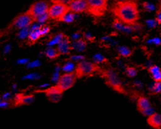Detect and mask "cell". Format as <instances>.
Listing matches in <instances>:
<instances>
[{"label":"cell","mask_w":161,"mask_h":129,"mask_svg":"<svg viewBox=\"0 0 161 129\" xmlns=\"http://www.w3.org/2000/svg\"><path fill=\"white\" fill-rule=\"evenodd\" d=\"M101 70L98 64L86 61L79 62L75 69V74L77 79L92 76L95 72H99Z\"/></svg>","instance_id":"3"},{"label":"cell","mask_w":161,"mask_h":129,"mask_svg":"<svg viewBox=\"0 0 161 129\" xmlns=\"http://www.w3.org/2000/svg\"><path fill=\"white\" fill-rule=\"evenodd\" d=\"M71 45L73 49H75V50L79 52H82L86 48L87 42L83 38H79L73 43H71Z\"/></svg>","instance_id":"16"},{"label":"cell","mask_w":161,"mask_h":129,"mask_svg":"<svg viewBox=\"0 0 161 129\" xmlns=\"http://www.w3.org/2000/svg\"><path fill=\"white\" fill-rule=\"evenodd\" d=\"M125 73L130 77H134L137 75V70L134 67H129L125 68Z\"/></svg>","instance_id":"24"},{"label":"cell","mask_w":161,"mask_h":129,"mask_svg":"<svg viewBox=\"0 0 161 129\" xmlns=\"http://www.w3.org/2000/svg\"><path fill=\"white\" fill-rule=\"evenodd\" d=\"M76 79L77 78L74 71L65 73L59 77L56 85L60 89V90L64 92L74 86Z\"/></svg>","instance_id":"7"},{"label":"cell","mask_w":161,"mask_h":129,"mask_svg":"<svg viewBox=\"0 0 161 129\" xmlns=\"http://www.w3.org/2000/svg\"><path fill=\"white\" fill-rule=\"evenodd\" d=\"M137 106L139 109V110L142 112L144 110H147V108L151 107V104L148 98L145 97H140L138 99L137 101Z\"/></svg>","instance_id":"14"},{"label":"cell","mask_w":161,"mask_h":129,"mask_svg":"<svg viewBox=\"0 0 161 129\" xmlns=\"http://www.w3.org/2000/svg\"><path fill=\"white\" fill-rule=\"evenodd\" d=\"M149 72L154 81H161V69L157 65H153L149 68Z\"/></svg>","instance_id":"15"},{"label":"cell","mask_w":161,"mask_h":129,"mask_svg":"<svg viewBox=\"0 0 161 129\" xmlns=\"http://www.w3.org/2000/svg\"><path fill=\"white\" fill-rule=\"evenodd\" d=\"M70 12L74 14H80L87 12V0H71L68 4Z\"/></svg>","instance_id":"9"},{"label":"cell","mask_w":161,"mask_h":129,"mask_svg":"<svg viewBox=\"0 0 161 129\" xmlns=\"http://www.w3.org/2000/svg\"><path fill=\"white\" fill-rule=\"evenodd\" d=\"M48 19H50L48 13L44 14L43 15H41L39 17H38L36 19V22H37L39 24H44V22H46Z\"/></svg>","instance_id":"27"},{"label":"cell","mask_w":161,"mask_h":129,"mask_svg":"<svg viewBox=\"0 0 161 129\" xmlns=\"http://www.w3.org/2000/svg\"><path fill=\"white\" fill-rule=\"evenodd\" d=\"M160 28H161V24H160Z\"/></svg>","instance_id":"43"},{"label":"cell","mask_w":161,"mask_h":129,"mask_svg":"<svg viewBox=\"0 0 161 129\" xmlns=\"http://www.w3.org/2000/svg\"><path fill=\"white\" fill-rule=\"evenodd\" d=\"M143 8L144 9V10L147 12H153L156 10L155 5L150 2L144 3L143 5Z\"/></svg>","instance_id":"26"},{"label":"cell","mask_w":161,"mask_h":129,"mask_svg":"<svg viewBox=\"0 0 161 129\" xmlns=\"http://www.w3.org/2000/svg\"><path fill=\"white\" fill-rule=\"evenodd\" d=\"M113 12L119 20L128 25H132L136 22L139 18L137 6L133 2L118 3L114 8Z\"/></svg>","instance_id":"1"},{"label":"cell","mask_w":161,"mask_h":129,"mask_svg":"<svg viewBox=\"0 0 161 129\" xmlns=\"http://www.w3.org/2000/svg\"><path fill=\"white\" fill-rule=\"evenodd\" d=\"M70 60L72 61H84L85 57L83 56H73L70 58Z\"/></svg>","instance_id":"35"},{"label":"cell","mask_w":161,"mask_h":129,"mask_svg":"<svg viewBox=\"0 0 161 129\" xmlns=\"http://www.w3.org/2000/svg\"><path fill=\"white\" fill-rule=\"evenodd\" d=\"M155 113H156V112H155V110H154V109L152 106L148 108H147V110H144L143 112H142V115H143L144 116H147L148 118L150 117V116H151L152 115H153L154 114H155Z\"/></svg>","instance_id":"28"},{"label":"cell","mask_w":161,"mask_h":129,"mask_svg":"<svg viewBox=\"0 0 161 129\" xmlns=\"http://www.w3.org/2000/svg\"><path fill=\"white\" fill-rule=\"evenodd\" d=\"M75 19V14L69 11L64 16L61 18L60 22H63L66 23L73 22Z\"/></svg>","instance_id":"20"},{"label":"cell","mask_w":161,"mask_h":129,"mask_svg":"<svg viewBox=\"0 0 161 129\" xmlns=\"http://www.w3.org/2000/svg\"><path fill=\"white\" fill-rule=\"evenodd\" d=\"M70 1H71V0H52V2H58L68 6V4L70 3Z\"/></svg>","instance_id":"37"},{"label":"cell","mask_w":161,"mask_h":129,"mask_svg":"<svg viewBox=\"0 0 161 129\" xmlns=\"http://www.w3.org/2000/svg\"><path fill=\"white\" fill-rule=\"evenodd\" d=\"M35 100L34 95H25L19 93L16 94L14 98V105L15 106H27L32 104Z\"/></svg>","instance_id":"10"},{"label":"cell","mask_w":161,"mask_h":129,"mask_svg":"<svg viewBox=\"0 0 161 129\" xmlns=\"http://www.w3.org/2000/svg\"><path fill=\"white\" fill-rule=\"evenodd\" d=\"M40 62L36 61H34L33 63H29L28 64V67L29 68H32V67H37L38 65H40Z\"/></svg>","instance_id":"38"},{"label":"cell","mask_w":161,"mask_h":129,"mask_svg":"<svg viewBox=\"0 0 161 129\" xmlns=\"http://www.w3.org/2000/svg\"><path fill=\"white\" fill-rule=\"evenodd\" d=\"M148 122L149 125L155 128L161 127V114L155 113L153 115L148 117Z\"/></svg>","instance_id":"13"},{"label":"cell","mask_w":161,"mask_h":129,"mask_svg":"<svg viewBox=\"0 0 161 129\" xmlns=\"http://www.w3.org/2000/svg\"><path fill=\"white\" fill-rule=\"evenodd\" d=\"M134 85L136 86L137 87H138V88H142V87H143V83H142V82L141 81H139V80H136L135 81H134Z\"/></svg>","instance_id":"39"},{"label":"cell","mask_w":161,"mask_h":129,"mask_svg":"<svg viewBox=\"0 0 161 129\" xmlns=\"http://www.w3.org/2000/svg\"><path fill=\"white\" fill-rule=\"evenodd\" d=\"M156 20H157L159 24H161V10H159L157 12V16H156Z\"/></svg>","instance_id":"40"},{"label":"cell","mask_w":161,"mask_h":129,"mask_svg":"<svg viewBox=\"0 0 161 129\" xmlns=\"http://www.w3.org/2000/svg\"><path fill=\"white\" fill-rule=\"evenodd\" d=\"M48 100L53 103H58L61 100L63 94H58V93H50L46 94Z\"/></svg>","instance_id":"21"},{"label":"cell","mask_w":161,"mask_h":129,"mask_svg":"<svg viewBox=\"0 0 161 129\" xmlns=\"http://www.w3.org/2000/svg\"><path fill=\"white\" fill-rule=\"evenodd\" d=\"M10 29H11V27L9 26V27H8L6 28L1 30V31H0V38L3 37L5 35V34H6L9 31Z\"/></svg>","instance_id":"36"},{"label":"cell","mask_w":161,"mask_h":129,"mask_svg":"<svg viewBox=\"0 0 161 129\" xmlns=\"http://www.w3.org/2000/svg\"><path fill=\"white\" fill-rule=\"evenodd\" d=\"M9 106V102L3 100V99L2 98H0V108H3V109H6L8 108Z\"/></svg>","instance_id":"32"},{"label":"cell","mask_w":161,"mask_h":129,"mask_svg":"<svg viewBox=\"0 0 161 129\" xmlns=\"http://www.w3.org/2000/svg\"><path fill=\"white\" fill-rule=\"evenodd\" d=\"M147 43L148 44H154V45L158 46V45L161 44V40H160V38H159L158 37H155L154 38L148 40Z\"/></svg>","instance_id":"29"},{"label":"cell","mask_w":161,"mask_h":129,"mask_svg":"<svg viewBox=\"0 0 161 129\" xmlns=\"http://www.w3.org/2000/svg\"><path fill=\"white\" fill-rule=\"evenodd\" d=\"M29 33H30V31L28 30V28L22 29V31L20 32L19 34V37L21 38H24L25 37H26V36H28Z\"/></svg>","instance_id":"31"},{"label":"cell","mask_w":161,"mask_h":129,"mask_svg":"<svg viewBox=\"0 0 161 129\" xmlns=\"http://www.w3.org/2000/svg\"><path fill=\"white\" fill-rule=\"evenodd\" d=\"M44 54L49 59H55L60 56V54L58 52L57 48L48 47L44 51Z\"/></svg>","instance_id":"17"},{"label":"cell","mask_w":161,"mask_h":129,"mask_svg":"<svg viewBox=\"0 0 161 129\" xmlns=\"http://www.w3.org/2000/svg\"><path fill=\"white\" fill-rule=\"evenodd\" d=\"M36 22L34 18L28 12L19 15L15 18L9 26L17 29H24L29 28Z\"/></svg>","instance_id":"6"},{"label":"cell","mask_w":161,"mask_h":129,"mask_svg":"<svg viewBox=\"0 0 161 129\" xmlns=\"http://www.w3.org/2000/svg\"><path fill=\"white\" fill-rule=\"evenodd\" d=\"M27 61H28L27 59H20L19 61H18V63H19H19H20V64H21V63L24 64V63H26Z\"/></svg>","instance_id":"41"},{"label":"cell","mask_w":161,"mask_h":129,"mask_svg":"<svg viewBox=\"0 0 161 129\" xmlns=\"http://www.w3.org/2000/svg\"><path fill=\"white\" fill-rule=\"evenodd\" d=\"M87 12L93 16H102L106 11L108 0H87Z\"/></svg>","instance_id":"4"},{"label":"cell","mask_w":161,"mask_h":129,"mask_svg":"<svg viewBox=\"0 0 161 129\" xmlns=\"http://www.w3.org/2000/svg\"><path fill=\"white\" fill-rule=\"evenodd\" d=\"M147 26L150 28H154L158 25V22L156 19H149L145 21Z\"/></svg>","instance_id":"25"},{"label":"cell","mask_w":161,"mask_h":129,"mask_svg":"<svg viewBox=\"0 0 161 129\" xmlns=\"http://www.w3.org/2000/svg\"><path fill=\"white\" fill-rule=\"evenodd\" d=\"M69 11L68 6L58 2H53L48 10L50 19L59 21Z\"/></svg>","instance_id":"5"},{"label":"cell","mask_w":161,"mask_h":129,"mask_svg":"<svg viewBox=\"0 0 161 129\" xmlns=\"http://www.w3.org/2000/svg\"><path fill=\"white\" fill-rule=\"evenodd\" d=\"M63 69V71H66L67 73L73 72L72 71L74 69V64L71 63H68L64 64Z\"/></svg>","instance_id":"30"},{"label":"cell","mask_w":161,"mask_h":129,"mask_svg":"<svg viewBox=\"0 0 161 129\" xmlns=\"http://www.w3.org/2000/svg\"><path fill=\"white\" fill-rule=\"evenodd\" d=\"M49 4L46 1H38L34 3L28 10L27 11L34 18L36 21V19L41 15L48 13L49 8Z\"/></svg>","instance_id":"8"},{"label":"cell","mask_w":161,"mask_h":129,"mask_svg":"<svg viewBox=\"0 0 161 129\" xmlns=\"http://www.w3.org/2000/svg\"><path fill=\"white\" fill-rule=\"evenodd\" d=\"M117 50L119 55L123 57H128L131 55V54H132V51H131L130 48L127 47H124V46L119 47Z\"/></svg>","instance_id":"18"},{"label":"cell","mask_w":161,"mask_h":129,"mask_svg":"<svg viewBox=\"0 0 161 129\" xmlns=\"http://www.w3.org/2000/svg\"><path fill=\"white\" fill-rule=\"evenodd\" d=\"M100 76L105 80L107 85L112 87L114 90L118 92H124V90L122 83L119 77L118 73L112 69H105L99 71Z\"/></svg>","instance_id":"2"},{"label":"cell","mask_w":161,"mask_h":129,"mask_svg":"<svg viewBox=\"0 0 161 129\" xmlns=\"http://www.w3.org/2000/svg\"><path fill=\"white\" fill-rule=\"evenodd\" d=\"M132 28L134 29V31H140L141 29L142 28V26L140 25V24H138V23H134V24H132Z\"/></svg>","instance_id":"34"},{"label":"cell","mask_w":161,"mask_h":129,"mask_svg":"<svg viewBox=\"0 0 161 129\" xmlns=\"http://www.w3.org/2000/svg\"><path fill=\"white\" fill-rule=\"evenodd\" d=\"M115 2H117L118 3H122V2H127L128 0H115Z\"/></svg>","instance_id":"42"},{"label":"cell","mask_w":161,"mask_h":129,"mask_svg":"<svg viewBox=\"0 0 161 129\" xmlns=\"http://www.w3.org/2000/svg\"><path fill=\"white\" fill-rule=\"evenodd\" d=\"M149 90L150 92L154 93H161V82L154 81L149 86Z\"/></svg>","instance_id":"19"},{"label":"cell","mask_w":161,"mask_h":129,"mask_svg":"<svg viewBox=\"0 0 161 129\" xmlns=\"http://www.w3.org/2000/svg\"><path fill=\"white\" fill-rule=\"evenodd\" d=\"M93 59L94 63L97 64L100 63H104L107 61V59L100 54H96L95 55L93 56Z\"/></svg>","instance_id":"23"},{"label":"cell","mask_w":161,"mask_h":129,"mask_svg":"<svg viewBox=\"0 0 161 129\" xmlns=\"http://www.w3.org/2000/svg\"><path fill=\"white\" fill-rule=\"evenodd\" d=\"M83 35H84L85 38L86 39V40H87V41H89L90 42H92V41H94L95 38L92 36V34H91L90 33H89V32H85Z\"/></svg>","instance_id":"33"},{"label":"cell","mask_w":161,"mask_h":129,"mask_svg":"<svg viewBox=\"0 0 161 129\" xmlns=\"http://www.w3.org/2000/svg\"><path fill=\"white\" fill-rule=\"evenodd\" d=\"M57 49L60 55V54H68L70 53V51L73 50L71 42L67 36L65 35L62 41L58 44Z\"/></svg>","instance_id":"11"},{"label":"cell","mask_w":161,"mask_h":129,"mask_svg":"<svg viewBox=\"0 0 161 129\" xmlns=\"http://www.w3.org/2000/svg\"><path fill=\"white\" fill-rule=\"evenodd\" d=\"M65 34H64L63 33H60L58 34H57V35L54 37V39H53L52 41H50L49 42H48V45L49 46H53L54 45V44H58L60 41H62L63 38L64 37Z\"/></svg>","instance_id":"22"},{"label":"cell","mask_w":161,"mask_h":129,"mask_svg":"<svg viewBox=\"0 0 161 129\" xmlns=\"http://www.w3.org/2000/svg\"><path fill=\"white\" fill-rule=\"evenodd\" d=\"M113 28L116 30L117 31L121 32L125 34H130L133 32L134 29L132 25H128V24H125L119 20L118 19L115 20L113 23Z\"/></svg>","instance_id":"12"}]
</instances>
